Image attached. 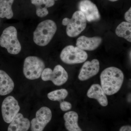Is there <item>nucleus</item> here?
Returning a JSON list of instances; mask_svg holds the SVG:
<instances>
[{
	"mask_svg": "<svg viewBox=\"0 0 131 131\" xmlns=\"http://www.w3.org/2000/svg\"><path fill=\"white\" fill-rule=\"evenodd\" d=\"M124 78V74L121 70L116 67H108L101 73V86L106 95H112L121 89Z\"/></svg>",
	"mask_w": 131,
	"mask_h": 131,
	"instance_id": "f257e3e1",
	"label": "nucleus"
},
{
	"mask_svg": "<svg viewBox=\"0 0 131 131\" xmlns=\"http://www.w3.org/2000/svg\"><path fill=\"white\" fill-rule=\"evenodd\" d=\"M57 30L56 24L51 20H46L38 25L33 33V40L36 45L45 46L50 43Z\"/></svg>",
	"mask_w": 131,
	"mask_h": 131,
	"instance_id": "f03ea898",
	"label": "nucleus"
},
{
	"mask_svg": "<svg viewBox=\"0 0 131 131\" xmlns=\"http://www.w3.org/2000/svg\"><path fill=\"white\" fill-rule=\"evenodd\" d=\"M0 46L6 49L10 54L16 55L20 52L21 46L18 39L15 27L10 26L3 30L0 37Z\"/></svg>",
	"mask_w": 131,
	"mask_h": 131,
	"instance_id": "7ed1b4c3",
	"label": "nucleus"
},
{
	"mask_svg": "<svg viewBox=\"0 0 131 131\" xmlns=\"http://www.w3.org/2000/svg\"><path fill=\"white\" fill-rule=\"evenodd\" d=\"M86 20L81 11H76L71 19L65 18L62 24L66 26V33L69 37H75L80 35L86 27Z\"/></svg>",
	"mask_w": 131,
	"mask_h": 131,
	"instance_id": "20e7f679",
	"label": "nucleus"
},
{
	"mask_svg": "<svg viewBox=\"0 0 131 131\" xmlns=\"http://www.w3.org/2000/svg\"><path fill=\"white\" fill-rule=\"evenodd\" d=\"M45 67L41 59L35 56H29L24 61L23 72L26 78L34 80L39 78Z\"/></svg>",
	"mask_w": 131,
	"mask_h": 131,
	"instance_id": "39448f33",
	"label": "nucleus"
},
{
	"mask_svg": "<svg viewBox=\"0 0 131 131\" xmlns=\"http://www.w3.org/2000/svg\"><path fill=\"white\" fill-rule=\"evenodd\" d=\"M88 58V54L86 51L72 45L64 47L60 54L62 61L69 64L82 63L87 60Z\"/></svg>",
	"mask_w": 131,
	"mask_h": 131,
	"instance_id": "423d86ee",
	"label": "nucleus"
},
{
	"mask_svg": "<svg viewBox=\"0 0 131 131\" xmlns=\"http://www.w3.org/2000/svg\"><path fill=\"white\" fill-rule=\"evenodd\" d=\"M41 77L43 81H51L53 84L57 86L64 84L68 79L67 71L62 66L59 64L56 66L53 70L50 68L45 69Z\"/></svg>",
	"mask_w": 131,
	"mask_h": 131,
	"instance_id": "0eeeda50",
	"label": "nucleus"
},
{
	"mask_svg": "<svg viewBox=\"0 0 131 131\" xmlns=\"http://www.w3.org/2000/svg\"><path fill=\"white\" fill-rule=\"evenodd\" d=\"M1 109L3 120L9 124L18 113L20 107L17 100L14 96H9L3 102Z\"/></svg>",
	"mask_w": 131,
	"mask_h": 131,
	"instance_id": "6e6552de",
	"label": "nucleus"
},
{
	"mask_svg": "<svg viewBox=\"0 0 131 131\" xmlns=\"http://www.w3.org/2000/svg\"><path fill=\"white\" fill-rule=\"evenodd\" d=\"M51 110L47 107H43L37 111L36 117L31 122V131H43L51 119Z\"/></svg>",
	"mask_w": 131,
	"mask_h": 131,
	"instance_id": "1a4fd4ad",
	"label": "nucleus"
},
{
	"mask_svg": "<svg viewBox=\"0 0 131 131\" xmlns=\"http://www.w3.org/2000/svg\"><path fill=\"white\" fill-rule=\"evenodd\" d=\"M78 7L87 21L91 22L100 19L101 15L98 8L90 0H82L78 4Z\"/></svg>",
	"mask_w": 131,
	"mask_h": 131,
	"instance_id": "9d476101",
	"label": "nucleus"
},
{
	"mask_svg": "<svg viewBox=\"0 0 131 131\" xmlns=\"http://www.w3.org/2000/svg\"><path fill=\"white\" fill-rule=\"evenodd\" d=\"M100 70V63L97 59L85 62L82 66L78 75V79L81 81L89 80L97 74Z\"/></svg>",
	"mask_w": 131,
	"mask_h": 131,
	"instance_id": "9b49d317",
	"label": "nucleus"
},
{
	"mask_svg": "<svg viewBox=\"0 0 131 131\" xmlns=\"http://www.w3.org/2000/svg\"><path fill=\"white\" fill-rule=\"evenodd\" d=\"M102 42V39L100 37H88L81 36L77 39L76 46L83 50L93 51L100 46Z\"/></svg>",
	"mask_w": 131,
	"mask_h": 131,
	"instance_id": "f8f14e48",
	"label": "nucleus"
},
{
	"mask_svg": "<svg viewBox=\"0 0 131 131\" xmlns=\"http://www.w3.org/2000/svg\"><path fill=\"white\" fill-rule=\"evenodd\" d=\"M87 95L89 98L96 100L102 106H106L108 104L106 95L100 84H94L91 85L88 90Z\"/></svg>",
	"mask_w": 131,
	"mask_h": 131,
	"instance_id": "ddd939ff",
	"label": "nucleus"
},
{
	"mask_svg": "<svg viewBox=\"0 0 131 131\" xmlns=\"http://www.w3.org/2000/svg\"><path fill=\"white\" fill-rule=\"evenodd\" d=\"M10 123L7 131H27L30 126L29 120L19 113Z\"/></svg>",
	"mask_w": 131,
	"mask_h": 131,
	"instance_id": "4468645a",
	"label": "nucleus"
},
{
	"mask_svg": "<svg viewBox=\"0 0 131 131\" xmlns=\"http://www.w3.org/2000/svg\"><path fill=\"white\" fill-rule=\"evenodd\" d=\"M14 88V83L11 78L4 71L0 70V95L11 93Z\"/></svg>",
	"mask_w": 131,
	"mask_h": 131,
	"instance_id": "2eb2a0df",
	"label": "nucleus"
},
{
	"mask_svg": "<svg viewBox=\"0 0 131 131\" xmlns=\"http://www.w3.org/2000/svg\"><path fill=\"white\" fill-rule=\"evenodd\" d=\"M31 2L35 5L36 14L40 18L47 16L49 14L47 8L53 6L55 4L54 0H31Z\"/></svg>",
	"mask_w": 131,
	"mask_h": 131,
	"instance_id": "dca6fc26",
	"label": "nucleus"
},
{
	"mask_svg": "<svg viewBox=\"0 0 131 131\" xmlns=\"http://www.w3.org/2000/svg\"><path fill=\"white\" fill-rule=\"evenodd\" d=\"M65 126L69 131H82L78 125V115L74 111H70L63 116Z\"/></svg>",
	"mask_w": 131,
	"mask_h": 131,
	"instance_id": "f3484780",
	"label": "nucleus"
},
{
	"mask_svg": "<svg viewBox=\"0 0 131 131\" xmlns=\"http://www.w3.org/2000/svg\"><path fill=\"white\" fill-rule=\"evenodd\" d=\"M14 0H0V18L12 19L14 14L12 6Z\"/></svg>",
	"mask_w": 131,
	"mask_h": 131,
	"instance_id": "a211bd4d",
	"label": "nucleus"
},
{
	"mask_svg": "<svg viewBox=\"0 0 131 131\" xmlns=\"http://www.w3.org/2000/svg\"><path fill=\"white\" fill-rule=\"evenodd\" d=\"M115 33L120 37L131 42V24L127 21L121 22L116 28Z\"/></svg>",
	"mask_w": 131,
	"mask_h": 131,
	"instance_id": "6ab92c4d",
	"label": "nucleus"
},
{
	"mask_svg": "<svg viewBox=\"0 0 131 131\" xmlns=\"http://www.w3.org/2000/svg\"><path fill=\"white\" fill-rule=\"evenodd\" d=\"M68 95V92L67 90L58 89L49 93L47 94V97L50 100L61 101L65 99Z\"/></svg>",
	"mask_w": 131,
	"mask_h": 131,
	"instance_id": "aec40b11",
	"label": "nucleus"
},
{
	"mask_svg": "<svg viewBox=\"0 0 131 131\" xmlns=\"http://www.w3.org/2000/svg\"><path fill=\"white\" fill-rule=\"evenodd\" d=\"M60 107L62 111L66 112L71 109L72 108V105L69 102L63 101L60 102Z\"/></svg>",
	"mask_w": 131,
	"mask_h": 131,
	"instance_id": "412c9836",
	"label": "nucleus"
},
{
	"mask_svg": "<svg viewBox=\"0 0 131 131\" xmlns=\"http://www.w3.org/2000/svg\"><path fill=\"white\" fill-rule=\"evenodd\" d=\"M125 19L127 22L131 23V8H129L128 11H127L125 13Z\"/></svg>",
	"mask_w": 131,
	"mask_h": 131,
	"instance_id": "4be33fe9",
	"label": "nucleus"
},
{
	"mask_svg": "<svg viewBox=\"0 0 131 131\" xmlns=\"http://www.w3.org/2000/svg\"><path fill=\"white\" fill-rule=\"evenodd\" d=\"M119 131H131L130 126H124L121 127Z\"/></svg>",
	"mask_w": 131,
	"mask_h": 131,
	"instance_id": "5701e85b",
	"label": "nucleus"
},
{
	"mask_svg": "<svg viewBox=\"0 0 131 131\" xmlns=\"http://www.w3.org/2000/svg\"><path fill=\"white\" fill-rule=\"evenodd\" d=\"M109 1L111 2H115L117 1H118V0H109Z\"/></svg>",
	"mask_w": 131,
	"mask_h": 131,
	"instance_id": "b1692460",
	"label": "nucleus"
},
{
	"mask_svg": "<svg viewBox=\"0 0 131 131\" xmlns=\"http://www.w3.org/2000/svg\"><path fill=\"white\" fill-rule=\"evenodd\" d=\"M54 1H57V0H54Z\"/></svg>",
	"mask_w": 131,
	"mask_h": 131,
	"instance_id": "393cba45",
	"label": "nucleus"
},
{
	"mask_svg": "<svg viewBox=\"0 0 131 131\" xmlns=\"http://www.w3.org/2000/svg\"><path fill=\"white\" fill-rule=\"evenodd\" d=\"M0 22H1V20H0Z\"/></svg>",
	"mask_w": 131,
	"mask_h": 131,
	"instance_id": "a878e982",
	"label": "nucleus"
}]
</instances>
